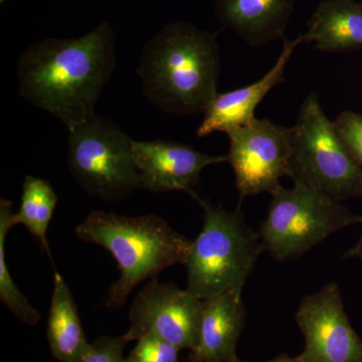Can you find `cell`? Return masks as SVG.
I'll return each mask as SVG.
<instances>
[{
    "mask_svg": "<svg viewBox=\"0 0 362 362\" xmlns=\"http://www.w3.org/2000/svg\"><path fill=\"white\" fill-rule=\"evenodd\" d=\"M116 66L115 37L103 23L78 39H47L28 47L18 59V90L71 132L96 116Z\"/></svg>",
    "mask_w": 362,
    "mask_h": 362,
    "instance_id": "cell-1",
    "label": "cell"
},
{
    "mask_svg": "<svg viewBox=\"0 0 362 362\" xmlns=\"http://www.w3.org/2000/svg\"><path fill=\"white\" fill-rule=\"evenodd\" d=\"M136 73L143 94L161 110L204 114L218 94V33L183 21L169 23L145 44Z\"/></svg>",
    "mask_w": 362,
    "mask_h": 362,
    "instance_id": "cell-2",
    "label": "cell"
},
{
    "mask_svg": "<svg viewBox=\"0 0 362 362\" xmlns=\"http://www.w3.org/2000/svg\"><path fill=\"white\" fill-rule=\"evenodd\" d=\"M78 239L110 252L120 277L109 287L105 306L122 308L131 292L169 267L187 264L192 240L156 214L119 216L95 211L76 228Z\"/></svg>",
    "mask_w": 362,
    "mask_h": 362,
    "instance_id": "cell-3",
    "label": "cell"
},
{
    "mask_svg": "<svg viewBox=\"0 0 362 362\" xmlns=\"http://www.w3.org/2000/svg\"><path fill=\"white\" fill-rule=\"evenodd\" d=\"M197 204L204 209V226L185 264L187 289L202 300L242 292L265 251L259 233L247 225L240 209L226 211L202 199Z\"/></svg>",
    "mask_w": 362,
    "mask_h": 362,
    "instance_id": "cell-4",
    "label": "cell"
},
{
    "mask_svg": "<svg viewBox=\"0 0 362 362\" xmlns=\"http://www.w3.org/2000/svg\"><path fill=\"white\" fill-rule=\"evenodd\" d=\"M290 175L301 185L342 202L362 197V169L338 137L319 98H305L290 128Z\"/></svg>",
    "mask_w": 362,
    "mask_h": 362,
    "instance_id": "cell-5",
    "label": "cell"
},
{
    "mask_svg": "<svg viewBox=\"0 0 362 362\" xmlns=\"http://www.w3.org/2000/svg\"><path fill=\"white\" fill-rule=\"evenodd\" d=\"M271 195L268 216L258 233L264 250L277 261L299 259L337 230L362 223V216L341 202L304 185H279Z\"/></svg>",
    "mask_w": 362,
    "mask_h": 362,
    "instance_id": "cell-6",
    "label": "cell"
},
{
    "mask_svg": "<svg viewBox=\"0 0 362 362\" xmlns=\"http://www.w3.org/2000/svg\"><path fill=\"white\" fill-rule=\"evenodd\" d=\"M129 136L109 119L95 116L69 132L68 165L87 194L112 202L139 188Z\"/></svg>",
    "mask_w": 362,
    "mask_h": 362,
    "instance_id": "cell-7",
    "label": "cell"
},
{
    "mask_svg": "<svg viewBox=\"0 0 362 362\" xmlns=\"http://www.w3.org/2000/svg\"><path fill=\"white\" fill-rule=\"evenodd\" d=\"M290 128L269 119L252 122L228 133L230 151L226 162L235 175L240 199L269 192L290 175Z\"/></svg>",
    "mask_w": 362,
    "mask_h": 362,
    "instance_id": "cell-8",
    "label": "cell"
},
{
    "mask_svg": "<svg viewBox=\"0 0 362 362\" xmlns=\"http://www.w3.org/2000/svg\"><path fill=\"white\" fill-rule=\"evenodd\" d=\"M204 300L173 283L149 280L133 300L130 327L123 335L129 342L156 335L178 349H194L199 335Z\"/></svg>",
    "mask_w": 362,
    "mask_h": 362,
    "instance_id": "cell-9",
    "label": "cell"
},
{
    "mask_svg": "<svg viewBox=\"0 0 362 362\" xmlns=\"http://www.w3.org/2000/svg\"><path fill=\"white\" fill-rule=\"evenodd\" d=\"M295 320L305 337L303 362H362V340L349 322L337 283L304 297Z\"/></svg>",
    "mask_w": 362,
    "mask_h": 362,
    "instance_id": "cell-10",
    "label": "cell"
},
{
    "mask_svg": "<svg viewBox=\"0 0 362 362\" xmlns=\"http://www.w3.org/2000/svg\"><path fill=\"white\" fill-rule=\"evenodd\" d=\"M132 153L139 188L154 194L182 192L195 202L201 199L194 187L202 171L226 161V156H209L189 145L168 140H133Z\"/></svg>",
    "mask_w": 362,
    "mask_h": 362,
    "instance_id": "cell-11",
    "label": "cell"
},
{
    "mask_svg": "<svg viewBox=\"0 0 362 362\" xmlns=\"http://www.w3.org/2000/svg\"><path fill=\"white\" fill-rule=\"evenodd\" d=\"M302 35L292 40H284L283 49L273 68L257 82L230 92L218 94L204 112V120L197 134L206 137L214 132H228L256 119L255 111L264 98L276 86L285 82V70L298 45L303 44Z\"/></svg>",
    "mask_w": 362,
    "mask_h": 362,
    "instance_id": "cell-12",
    "label": "cell"
},
{
    "mask_svg": "<svg viewBox=\"0 0 362 362\" xmlns=\"http://www.w3.org/2000/svg\"><path fill=\"white\" fill-rule=\"evenodd\" d=\"M242 292L223 293L204 300L199 335L189 362H237L238 340L246 322Z\"/></svg>",
    "mask_w": 362,
    "mask_h": 362,
    "instance_id": "cell-13",
    "label": "cell"
},
{
    "mask_svg": "<svg viewBox=\"0 0 362 362\" xmlns=\"http://www.w3.org/2000/svg\"><path fill=\"white\" fill-rule=\"evenodd\" d=\"M296 0H216V13L226 28L252 47L284 39Z\"/></svg>",
    "mask_w": 362,
    "mask_h": 362,
    "instance_id": "cell-14",
    "label": "cell"
},
{
    "mask_svg": "<svg viewBox=\"0 0 362 362\" xmlns=\"http://www.w3.org/2000/svg\"><path fill=\"white\" fill-rule=\"evenodd\" d=\"M304 42H314L319 51H351L362 47V2L322 0L302 35Z\"/></svg>",
    "mask_w": 362,
    "mask_h": 362,
    "instance_id": "cell-15",
    "label": "cell"
},
{
    "mask_svg": "<svg viewBox=\"0 0 362 362\" xmlns=\"http://www.w3.org/2000/svg\"><path fill=\"white\" fill-rule=\"evenodd\" d=\"M47 335L52 356L61 362H80L90 349L70 288L56 269Z\"/></svg>",
    "mask_w": 362,
    "mask_h": 362,
    "instance_id": "cell-16",
    "label": "cell"
},
{
    "mask_svg": "<svg viewBox=\"0 0 362 362\" xmlns=\"http://www.w3.org/2000/svg\"><path fill=\"white\" fill-rule=\"evenodd\" d=\"M58 201V195L49 181L28 175L23 181L20 209L13 216L14 225L25 226L33 237L39 239L51 259L47 233Z\"/></svg>",
    "mask_w": 362,
    "mask_h": 362,
    "instance_id": "cell-17",
    "label": "cell"
},
{
    "mask_svg": "<svg viewBox=\"0 0 362 362\" xmlns=\"http://www.w3.org/2000/svg\"><path fill=\"white\" fill-rule=\"evenodd\" d=\"M13 204L8 199H0V300L9 311L21 322L37 325L40 313L26 299L14 283L6 263V240L7 233L13 228Z\"/></svg>",
    "mask_w": 362,
    "mask_h": 362,
    "instance_id": "cell-18",
    "label": "cell"
},
{
    "mask_svg": "<svg viewBox=\"0 0 362 362\" xmlns=\"http://www.w3.org/2000/svg\"><path fill=\"white\" fill-rule=\"evenodd\" d=\"M333 125L345 148L362 169V114L343 111Z\"/></svg>",
    "mask_w": 362,
    "mask_h": 362,
    "instance_id": "cell-19",
    "label": "cell"
},
{
    "mask_svg": "<svg viewBox=\"0 0 362 362\" xmlns=\"http://www.w3.org/2000/svg\"><path fill=\"white\" fill-rule=\"evenodd\" d=\"M180 349L156 335H145L137 340L127 362H178Z\"/></svg>",
    "mask_w": 362,
    "mask_h": 362,
    "instance_id": "cell-20",
    "label": "cell"
},
{
    "mask_svg": "<svg viewBox=\"0 0 362 362\" xmlns=\"http://www.w3.org/2000/svg\"><path fill=\"white\" fill-rule=\"evenodd\" d=\"M126 343L123 337L98 338L80 362H127L123 356Z\"/></svg>",
    "mask_w": 362,
    "mask_h": 362,
    "instance_id": "cell-21",
    "label": "cell"
},
{
    "mask_svg": "<svg viewBox=\"0 0 362 362\" xmlns=\"http://www.w3.org/2000/svg\"><path fill=\"white\" fill-rule=\"evenodd\" d=\"M343 259H362V233L361 239L354 245L349 252L343 256Z\"/></svg>",
    "mask_w": 362,
    "mask_h": 362,
    "instance_id": "cell-22",
    "label": "cell"
},
{
    "mask_svg": "<svg viewBox=\"0 0 362 362\" xmlns=\"http://www.w3.org/2000/svg\"><path fill=\"white\" fill-rule=\"evenodd\" d=\"M237 362L244 361H240L239 359V361ZM266 362H303V359H302V357L300 356L297 357H291L289 356H286V354H281L280 356L276 357V358L273 359V361Z\"/></svg>",
    "mask_w": 362,
    "mask_h": 362,
    "instance_id": "cell-23",
    "label": "cell"
},
{
    "mask_svg": "<svg viewBox=\"0 0 362 362\" xmlns=\"http://www.w3.org/2000/svg\"><path fill=\"white\" fill-rule=\"evenodd\" d=\"M0 1H1V2H2V1H4V0H0Z\"/></svg>",
    "mask_w": 362,
    "mask_h": 362,
    "instance_id": "cell-24",
    "label": "cell"
}]
</instances>
